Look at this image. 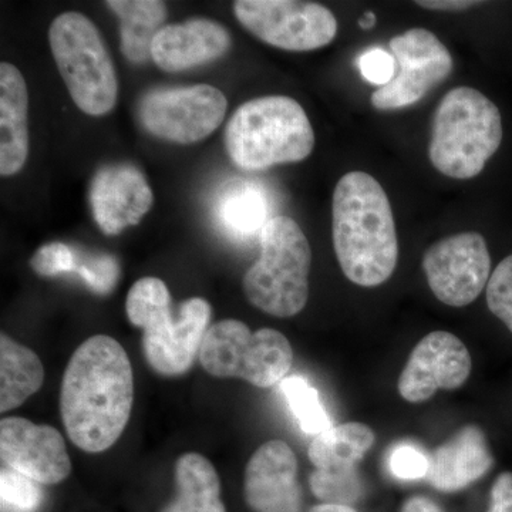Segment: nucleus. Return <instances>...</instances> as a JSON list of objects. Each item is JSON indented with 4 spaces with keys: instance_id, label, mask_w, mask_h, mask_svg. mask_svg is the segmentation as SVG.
I'll use <instances>...</instances> for the list:
<instances>
[{
    "instance_id": "nucleus-1",
    "label": "nucleus",
    "mask_w": 512,
    "mask_h": 512,
    "mask_svg": "<svg viewBox=\"0 0 512 512\" xmlns=\"http://www.w3.org/2000/svg\"><path fill=\"white\" fill-rule=\"evenodd\" d=\"M134 400L133 367L123 346L92 336L73 353L60 390L69 439L86 453H103L120 439Z\"/></svg>"
},
{
    "instance_id": "nucleus-2",
    "label": "nucleus",
    "mask_w": 512,
    "mask_h": 512,
    "mask_svg": "<svg viewBox=\"0 0 512 512\" xmlns=\"http://www.w3.org/2000/svg\"><path fill=\"white\" fill-rule=\"evenodd\" d=\"M333 247L343 274L365 288L384 284L399 256L392 205L372 175H343L333 192Z\"/></svg>"
},
{
    "instance_id": "nucleus-3",
    "label": "nucleus",
    "mask_w": 512,
    "mask_h": 512,
    "mask_svg": "<svg viewBox=\"0 0 512 512\" xmlns=\"http://www.w3.org/2000/svg\"><path fill=\"white\" fill-rule=\"evenodd\" d=\"M126 309L128 320L143 329V352L151 369L167 377L181 376L191 369L211 328L210 303L202 298L188 299L174 318L167 285L147 276L131 286Z\"/></svg>"
},
{
    "instance_id": "nucleus-4",
    "label": "nucleus",
    "mask_w": 512,
    "mask_h": 512,
    "mask_svg": "<svg viewBox=\"0 0 512 512\" xmlns=\"http://www.w3.org/2000/svg\"><path fill=\"white\" fill-rule=\"evenodd\" d=\"M225 147L242 170L262 171L311 156L315 133L298 101L286 96L259 97L239 106L228 121Z\"/></svg>"
},
{
    "instance_id": "nucleus-5",
    "label": "nucleus",
    "mask_w": 512,
    "mask_h": 512,
    "mask_svg": "<svg viewBox=\"0 0 512 512\" xmlns=\"http://www.w3.org/2000/svg\"><path fill=\"white\" fill-rule=\"evenodd\" d=\"M503 141V120L493 101L473 87H456L434 113L429 157L437 171L470 180L484 170Z\"/></svg>"
},
{
    "instance_id": "nucleus-6",
    "label": "nucleus",
    "mask_w": 512,
    "mask_h": 512,
    "mask_svg": "<svg viewBox=\"0 0 512 512\" xmlns=\"http://www.w3.org/2000/svg\"><path fill=\"white\" fill-rule=\"evenodd\" d=\"M261 255L244 276L248 301L259 311L291 318L309 299L312 249L292 218H272L259 235Z\"/></svg>"
},
{
    "instance_id": "nucleus-7",
    "label": "nucleus",
    "mask_w": 512,
    "mask_h": 512,
    "mask_svg": "<svg viewBox=\"0 0 512 512\" xmlns=\"http://www.w3.org/2000/svg\"><path fill=\"white\" fill-rule=\"evenodd\" d=\"M49 43L59 72L76 106L89 116H104L119 96L116 69L96 25L77 12L57 16Z\"/></svg>"
},
{
    "instance_id": "nucleus-8",
    "label": "nucleus",
    "mask_w": 512,
    "mask_h": 512,
    "mask_svg": "<svg viewBox=\"0 0 512 512\" xmlns=\"http://www.w3.org/2000/svg\"><path fill=\"white\" fill-rule=\"evenodd\" d=\"M291 343L275 329L252 333L244 322L222 320L202 340L200 362L215 377H237L256 387L281 383L292 367Z\"/></svg>"
},
{
    "instance_id": "nucleus-9",
    "label": "nucleus",
    "mask_w": 512,
    "mask_h": 512,
    "mask_svg": "<svg viewBox=\"0 0 512 512\" xmlns=\"http://www.w3.org/2000/svg\"><path fill=\"white\" fill-rule=\"evenodd\" d=\"M235 16L268 45L289 52L328 46L338 35V20L325 6L296 0H238Z\"/></svg>"
},
{
    "instance_id": "nucleus-10",
    "label": "nucleus",
    "mask_w": 512,
    "mask_h": 512,
    "mask_svg": "<svg viewBox=\"0 0 512 512\" xmlns=\"http://www.w3.org/2000/svg\"><path fill=\"white\" fill-rule=\"evenodd\" d=\"M227 107V97L221 90L210 84H197L147 93L138 106V116L154 137L194 144L221 126Z\"/></svg>"
},
{
    "instance_id": "nucleus-11",
    "label": "nucleus",
    "mask_w": 512,
    "mask_h": 512,
    "mask_svg": "<svg viewBox=\"0 0 512 512\" xmlns=\"http://www.w3.org/2000/svg\"><path fill=\"white\" fill-rule=\"evenodd\" d=\"M397 73L386 86L372 94L377 110L413 106L453 72V57L430 30L414 28L390 40Z\"/></svg>"
},
{
    "instance_id": "nucleus-12",
    "label": "nucleus",
    "mask_w": 512,
    "mask_h": 512,
    "mask_svg": "<svg viewBox=\"0 0 512 512\" xmlns=\"http://www.w3.org/2000/svg\"><path fill=\"white\" fill-rule=\"evenodd\" d=\"M431 292L444 305L463 308L476 301L490 281L491 256L478 232H461L436 242L423 258Z\"/></svg>"
},
{
    "instance_id": "nucleus-13",
    "label": "nucleus",
    "mask_w": 512,
    "mask_h": 512,
    "mask_svg": "<svg viewBox=\"0 0 512 512\" xmlns=\"http://www.w3.org/2000/svg\"><path fill=\"white\" fill-rule=\"evenodd\" d=\"M473 360L467 346L453 333L431 332L413 349L397 389L409 403H423L437 390H454L470 377Z\"/></svg>"
},
{
    "instance_id": "nucleus-14",
    "label": "nucleus",
    "mask_w": 512,
    "mask_h": 512,
    "mask_svg": "<svg viewBox=\"0 0 512 512\" xmlns=\"http://www.w3.org/2000/svg\"><path fill=\"white\" fill-rule=\"evenodd\" d=\"M0 457L6 466L39 484H59L72 473L62 434L23 417L0 421Z\"/></svg>"
},
{
    "instance_id": "nucleus-15",
    "label": "nucleus",
    "mask_w": 512,
    "mask_h": 512,
    "mask_svg": "<svg viewBox=\"0 0 512 512\" xmlns=\"http://www.w3.org/2000/svg\"><path fill=\"white\" fill-rule=\"evenodd\" d=\"M244 494L254 512H302L298 460L285 441H266L252 454Z\"/></svg>"
},
{
    "instance_id": "nucleus-16",
    "label": "nucleus",
    "mask_w": 512,
    "mask_h": 512,
    "mask_svg": "<svg viewBox=\"0 0 512 512\" xmlns=\"http://www.w3.org/2000/svg\"><path fill=\"white\" fill-rule=\"evenodd\" d=\"M150 185L133 165H110L94 175L90 204L94 220L106 235L137 225L153 207Z\"/></svg>"
},
{
    "instance_id": "nucleus-17",
    "label": "nucleus",
    "mask_w": 512,
    "mask_h": 512,
    "mask_svg": "<svg viewBox=\"0 0 512 512\" xmlns=\"http://www.w3.org/2000/svg\"><path fill=\"white\" fill-rule=\"evenodd\" d=\"M231 47V35L210 19H191L164 26L154 37L151 59L168 73L194 69L220 59Z\"/></svg>"
},
{
    "instance_id": "nucleus-18",
    "label": "nucleus",
    "mask_w": 512,
    "mask_h": 512,
    "mask_svg": "<svg viewBox=\"0 0 512 512\" xmlns=\"http://www.w3.org/2000/svg\"><path fill=\"white\" fill-rule=\"evenodd\" d=\"M493 464L483 430L468 426L434 451L427 478L436 490L454 493L480 480Z\"/></svg>"
},
{
    "instance_id": "nucleus-19",
    "label": "nucleus",
    "mask_w": 512,
    "mask_h": 512,
    "mask_svg": "<svg viewBox=\"0 0 512 512\" xmlns=\"http://www.w3.org/2000/svg\"><path fill=\"white\" fill-rule=\"evenodd\" d=\"M29 96L18 67L0 64V174H18L29 154Z\"/></svg>"
},
{
    "instance_id": "nucleus-20",
    "label": "nucleus",
    "mask_w": 512,
    "mask_h": 512,
    "mask_svg": "<svg viewBox=\"0 0 512 512\" xmlns=\"http://www.w3.org/2000/svg\"><path fill=\"white\" fill-rule=\"evenodd\" d=\"M175 484L177 497L163 512H227L217 470L201 454L187 453L178 458Z\"/></svg>"
},
{
    "instance_id": "nucleus-21",
    "label": "nucleus",
    "mask_w": 512,
    "mask_h": 512,
    "mask_svg": "<svg viewBox=\"0 0 512 512\" xmlns=\"http://www.w3.org/2000/svg\"><path fill=\"white\" fill-rule=\"evenodd\" d=\"M120 19L121 52L128 62L146 63L151 59L154 37L164 28L167 6L160 0H110L107 2Z\"/></svg>"
},
{
    "instance_id": "nucleus-22",
    "label": "nucleus",
    "mask_w": 512,
    "mask_h": 512,
    "mask_svg": "<svg viewBox=\"0 0 512 512\" xmlns=\"http://www.w3.org/2000/svg\"><path fill=\"white\" fill-rule=\"evenodd\" d=\"M45 369L33 350L0 336V412L22 406L42 387Z\"/></svg>"
},
{
    "instance_id": "nucleus-23",
    "label": "nucleus",
    "mask_w": 512,
    "mask_h": 512,
    "mask_svg": "<svg viewBox=\"0 0 512 512\" xmlns=\"http://www.w3.org/2000/svg\"><path fill=\"white\" fill-rule=\"evenodd\" d=\"M375 444V433L363 423H345L318 434L309 446L316 470L353 468Z\"/></svg>"
},
{
    "instance_id": "nucleus-24",
    "label": "nucleus",
    "mask_w": 512,
    "mask_h": 512,
    "mask_svg": "<svg viewBox=\"0 0 512 512\" xmlns=\"http://www.w3.org/2000/svg\"><path fill=\"white\" fill-rule=\"evenodd\" d=\"M218 217L225 231L237 238L261 235L269 221V201L265 192L255 184L231 185L222 194Z\"/></svg>"
},
{
    "instance_id": "nucleus-25",
    "label": "nucleus",
    "mask_w": 512,
    "mask_h": 512,
    "mask_svg": "<svg viewBox=\"0 0 512 512\" xmlns=\"http://www.w3.org/2000/svg\"><path fill=\"white\" fill-rule=\"evenodd\" d=\"M281 390L306 434L318 436L332 427V420L320 403L318 390L305 377H285L281 382Z\"/></svg>"
},
{
    "instance_id": "nucleus-26",
    "label": "nucleus",
    "mask_w": 512,
    "mask_h": 512,
    "mask_svg": "<svg viewBox=\"0 0 512 512\" xmlns=\"http://www.w3.org/2000/svg\"><path fill=\"white\" fill-rule=\"evenodd\" d=\"M312 493L323 504H356L365 493L362 480L356 467L338 470H315L309 478Z\"/></svg>"
},
{
    "instance_id": "nucleus-27",
    "label": "nucleus",
    "mask_w": 512,
    "mask_h": 512,
    "mask_svg": "<svg viewBox=\"0 0 512 512\" xmlns=\"http://www.w3.org/2000/svg\"><path fill=\"white\" fill-rule=\"evenodd\" d=\"M0 495L2 512H35L42 503L39 483L12 468L0 473Z\"/></svg>"
},
{
    "instance_id": "nucleus-28",
    "label": "nucleus",
    "mask_w": 512,
    "mask_h": 512,
    "mask_svg": "<svg viewBox=\"0 0 512 512\" xmlns=\"http://www.w3.org/2000/svg\"><path fill=\"white\" fill-rule=\"evenodd\" d=\"M487 303L490 311L503 320L512 333V255L507 256L490 276Z\"/></svg>"
},
{
    "instance_id": "nucleus-29",
    "label": "nucleus",
    "mask_w": 512,
    "mask_h": 512,
    "mask_svg": "<svg viewBox=\"0 0 512 512\" xmlns=\"http://www.w3.org/2000/svg\"><path fill=\"white\" fill-rule=\"evenodd\" d=\"M76 272L94 292L101 295L113 291L120 276L119 264L110 255H86V258L77 256Z\"/></svg>"
},
{
    "instance_id": "nucleus-30",
    "label": "nucleus",
    "mask_w": 512,
    "mask_h": 512,
    "mask_svg": "<svg viewBox=\"0 0 512 512\" xmlns=\"http://www.w3.org/2000/svg\"><path fill=\"white\" fill-rule=\"evenodd\" d=\"M30 266L37 275L56 276L76 271L77 255L62 242H50L37 249L30 259Z\"/></svg>"
},
{
    "instance_id": "nucleus-31",
    "label": "nucleus",
    "mask_w": 512,
    "mask_h": 512,
    "mask_svg": "<svg viewBox=\"0 0 512 512\" xmlns=\"http://www.w3.org/2000/svg\"><path fill=\"white\" fill-rule=\"evenodd\" d=\"M389 467L400 480H419L429 474L430 457L412 444H400L390 454Z\"/></svg>"
},
{
    "instance_id": "nucleus-32",
    "label": "nucleus",
    "mask_w": 512,
    "mask_h": 512,
    "mask_svg": "<svg viewBox=\"0 0 512 512\" xmlns=\"http://www.w3.org/2000/svg\"><path fill=\"white\" fill-rule=\"evenodd\" d=\"M357 67H359L363 79L376 84L379 89L392 82L397 73V63L392 53L379 49V47L362 53L357 59Z\"/></svg>"
},
{
    "instance_id": "nucleus-33",
    "label": "nucleus",
    "mask_w": 512,
    "mask_h": 512,
    "mask_svg": "<svg viewBox=\"0 0 512 512\" xmlns=\"http://www.w3.org/2000/svg\"><path fill=\"white\" fill-rule=\"evenodd\" d=\"M488 512H512V473H503L494 481Z\"/></svg>"
},
{
    "instance_id": "nucleus-34",
    "label": "nucleus",
    "mask_w": 512,
    "mask_h": 512,
    "mask_svg": "<svg viewBox=\"0 0 512 512\" xmlns=\"http://www.w3.org/2000/svg\"><path fill=\"white\" fill-rule=\"evenodd\" d=\"M421 8L430 10H444V12H457V10H466L473 6L480 5V2H468V0H426V2H417Z\"/></svg>"
},
{
    "instance_id": "nucleus-35",
    "label": "nucleus",
    "mask_w": 512,
    "mask_h": 512,
    "mask_svg": "<svg viewBox=\"0 0 512 512\" xmlns=\"http://www.w3.org/2000/svg\"><path fill=\"white\" fill-rule=\"evenodd\" d=\"M403 512H443V510L429 498L412 497L404 503Z\"/></svg>"
},
{
    "instance_id": "nucleus-36",
    "label": "nucleus",
    "mask_w": 512,
    "mask_h": 512,
    "mask_svg": "<svg viewBox=\"0 0 512 512\" xmlns=\"http://www.w3.org/2000/svg\"><path fill=\"white\" fill-rule=\"evenodd\" d=\"M309 512H356L352 507L348 505L338 504H319L315 505Z\"/></svg>"
},
{
    "instance_id": "nucleus-37",
    "label": "nucleus",
    "mask_w": 512,
    "mask_h": 512,
    "mask_svg": "<svg viewBox=\"0 0 512 512\" xmlns=\"http://www.w3.org/2000/svg\"><path fill=\"white\" fill-rule=\"evenodd\" d=\"M376 15L372 12H367L362 18L359 19L360 28L363 29H372L375 28L376 25Z\"/></svg>"
}]
</instances>
